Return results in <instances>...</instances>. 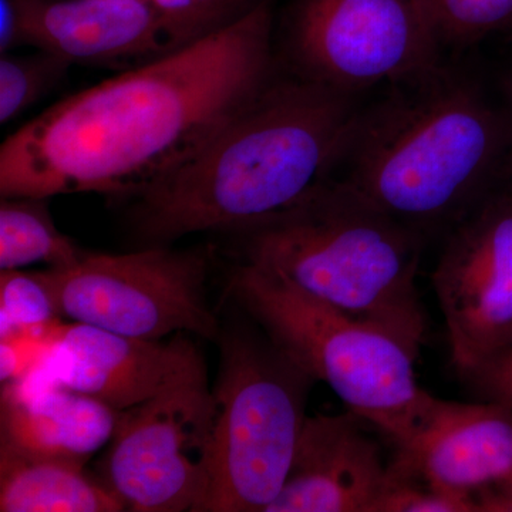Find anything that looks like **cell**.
I'll return each mask as SVG.
<instances>
[{"instance_id":"16","label":"cell","mask_w":512,"mask_h":512,"mask_svg":"<svg viewBox=\"0 0 512 512\" xmlns=\"http://www.w3.org/2000/svg\"><path fill=\"white\" fill-rule=\"evenodd\" d=\"M0 511L117 512L126 507L103 480L86 474L83 464L0 446Z\"/></svg>"},{"instance_id":"13","label":"cell","mask_w":512,"mask_h":512,"mask_svg":"<svg viewBox=\"0 0 512 512\" xmlns=\"http://www.w3.org/2000/svg\"><path fill=\"white\" fill-rule=\"evenodd\" d=\"M45 345L55 359L57 383L117 412L154 396L197 349L184 333L163 343L79 322L57 323Z\"/></svg>"},{"instance_id":"15","label":"cell","mask_w":512,"mask_h":512,"mask_svg":"<svg viewBox=\"0 0 512 512\" xmlns=\"http://www.w3.org/2000/svg\"><path fill=\"white\" fill-rule=\"evenodd\" d=\"M119 414L107 404L59 383L36 392L5 387L0 406V446L86 466L113 439Z\"/></svg>"},{"instance_id":"2","label":"cell","mask_w":512,"mask_h":512,"mask_svg":"<svg viewBox=\"0 0 512 512\" xmlns=\"http://www.w3.org/2000/svg\"><path fill=\"white\" fill-rule=\"evenodd\" d=\"M356 94L274 76L187 163L137 195L138 235L156 245L247 231L301 204L345 156Z\"/></svg>"},{"instance_id":"26","label":"cell","mask_w":512,"mask_h":512,"mask_svg":"<svg viewBox=\"0 0 512 512\" xmlns=\"http://www.w3.org/2000/svg\"><path fill=\"white\" fill-rule=\"evenodd\" d=\"M510 79H511V82H512V74H511V76H510ZM505 185H507V187L512 188V168H511L510 178H508V183H507V184H505Z\"/></svg>"},{"instance_id":"11","label":"cell","mask_w":512,"mask_h":512,"mask_svg":"<svg viewBox=\"0 0 512 512\" xmlns=\"http://www.w3.org/2000/svg\"><path fill=\"white\" fill-rule=\"evenodd\" d=\"M365 423L352 412L306 416L284 487L266 512H375L389 464Z\"/></svg>"},{"instance_id":"24","label":"cell","mask_w":512,"mask_h":512,"mask_svg":"<svg viewBox=\"0 0 512 512\" xmlns=\"http://www.w3.org/2000/svg\"><path fill=\"white\" fill-rule=\"evenodd\" d=\"M23 45L25 42L18 0H0V53L6 55Z\"/></svg>"},{"instance_id":"6","label":"cell","mask_w":512,"mask_h":512,"mask_svg":"<svg viewBox=\"0 0 512 512\" xmlns=\"http://www.w3.org/2000/svg\"><path fill=\"white\" fill-rule=\"evenodd\" d=\"M217 342L210 477L200 512H266L288 477L316 382L258 325L221 329Z\"/></svg>"},{"instance_id":"22","label":"cell","mask_w":512,"mask_h":512,"mask_svg":"<svg viewBox=\"0 0 512 512\" xmlns=\"http://www.w3.org/2000/svg\"><path fill=\"white\" fill-rule=\"evenodd\" d=\"M477 512L468 498L436 490L417 478L396 476L387 468V487L375 512Z\"/></svg>"},{"instance_id":"14","label":"cell","mask_w":512,"mask_h":512,"mask_svg":"<svg viewBox=\"0 0 512 512\" xmlns=\"http://www.w3.org/2000/svg\"><path fill=\"white\" fill-rule=\"evenodd\" d=\"M389 471L474 503V494L512 473L511 407L443 400L430 429L397 450Z\"/></svg>"},{"instance_id":"1","label":"cell","mask_w":512,"mask_h":512,"mask_svg":"<svg viewBox=\"0 0 512 512\" xmlns=\"http://www.w3.org/2000/svg\"><path fill=\"white\" fill-rule=\"evenodd\" d=\"M269 0L234 25L72 94L0 147V195H131L194 157L274 79Z\"/></svg>"},{"instance_id":"3","label":"cell","mask_w":512,"mask_h":512,"mask_svg":"<svg viewBox=\"0 0 512 512\" xmlns=\"http://www.w3.org/2000/svg\"><path fill=\"white\" fill-rule=\"evenodd\" d=\"M392 86L360 111L338 181L423 235L450 231L508 183L511 79L488 86L440 64Z\"/></svg>"},{"instance_id":"19","label":"cell","mask_w":512,"mask_h":512,"mask_svg":"<svg viewBox=\"0 0 512 512\" xmlns=\"http://www.w3.org/2000/svg\"><path fill=\"white\" fill-rule=\"evenodd\" d=\"M440 46L473 45L512 29V0H421Z\"/></svg>"},{"instance_id":"21","label":"cell","mask_w":512,"mask_h":512,"mask_svg":"<svg viewBox=\"0 0 512 512\" xmlns=\"http://www.w3.org/2000/svg\"><path fill=\"white\" fill-rule=\"evenodd\" d=\"M180 47L234 25L265 0H150Z\"/></svg>"},{"instance_id":"20","label":"cell","mask_w":512,"mask_h":512,"mask_svg":"<svg viewBox=\"0 0 512 512\" xmlns=\"http://www.w3.org/2000/svg\"><path fill=\"white\" fill-rule=\"evenodd\" d=\"M72 64L53 53L0 57V123L8 124L49 93Z\"/></svg>"},{"instance_id":"4","label":"cell","mask_w":512,"mask_h":512,"mask_svg":"<svg viewBox=\"0 0 512 512\" xmlns=\"http://www.w3.org/2000/svg\"><path fill=\"white\" fill-rule=\"evenodd\" d=\"M239 235L244 262L383 330L419 359L427 338L417 289L426 235L335 178L292 210Z\"/></svg>"},{"instance_id":"25","label":"cell","mask_w":512,"mask_h":512,"mask_svg":"<svg viewBox=\"0 0 512 512\" xmlns=\"http://www.w3.org/2000/svg\"><path fill=\"white\" fill-rule=\"evenodd\" d=\"M473 500L477 512H512V473L478 491Z\"/></svg>"},{"instance_id":"23","label":"cell","mask_w":512,"mask_h":512,"mask_svg":"<svg viewBox=\"0 0 512 512\" xmlns=\"http://www.w3.org/2000/svg\"><path fill=\"white\" fill-rule=\"evenodd\" d=\"M458 375L478 399L512 409V346L484 357Z\"/></svg>"},{"instance_id":"9","label":"cell","mask_w":512,"mask_h":512,"mask_svg":"<svg viewBox=\"0 0 512 512\" xmlns=\"http://www.w3.org/2000/svg\"><path fill=\"white\" fill-rule=\"evenodd\" d=\"M421 0H295L285 32L293 73L359 93L440 66Z\"/></svg>"},{"instance_id":"12","label":"cell","mask_w":512,"mask_h":512,"mask_svg":"<svg viewBox=\"0 0 512 512\" xmlns=\"http://www.w3.org/2000/svg\"><path fill=\"white\" fill-rule=\"evenodd\" d=\"M23 42L70 64H143L181 49L150 0H18Z\"/></svg>"},{"instance_id":"8","label":"cell","mask_w":512,"mask_h":512,"mask_svg":"<svg viewBox=\"0 0 512 512\" xmlns=\"http://www.w3.org/2000/svg\"><path fill=\"white\" fill-rule=\"evenodd\" d=\"M214 423V390L197 348L154 396L120 412L104 483L128 511L200 512Z\"/></svg>"},{"instance_id":"10","label":"cell","mask_w":512,"mask_h":512,"mask_svg":"<svg viewBox=\"0 0 512 512\" xmlns=\"http://www.w3.org/2000/svg\"><path fill=\"white\" fill-rule=\"evenodd\" d=\"M433 286L457 373L512 346V188L504 185L456 227Z\"/></svg>"},{"instance_id":"17","label":"cell","mask_w":512,"mask_h":512,"mask_svg":"<svg viewBox=\"0 0 512 512\" xmlns=\"http://www.w3.org/2000/svg\"><path fill=\"white\" fill-rule=\"evenodd\" d=\"M84 252L57 229L45 198L3 197L0 202V271L46 264L62 269Z\"/></svg>"},{"instance_id":"18","label":"cell","mask_w":512,"mask_h":512,"mask_svg":"<svg viewBox=\"0 0 512 512\" xmlns=\"http://www.w3.org/2000/svg\"><path fill=\"white\" fill-rule=\"evenodd\" d=\"M59 316L42 272L0 271V339L45 342Z\"/></svg>"},{"instance_id":"7","label":"cell","mask_w":512,"mask_h":512,"mask_svg":"<svg viewBox=\"0 0 512 512\" xmlns=\"http://www.w3.org/2000/svg\"><path fill=\"white\" fill-rule=\"evenodd\" d=\"M210 256L163 245L128 254H84L42 275L60 316L130 338L192 333L217 340L220 322L207 295Z\"/></svg>"},{"instance_id":"5","label":"cell","mask_w":512,"mask_h":512,"mask_svg":"<svg viewBox=\"0 0 512 512\" xmlns=\"http://www.w3.org/2000/svg\"><path fill=\"white\" fill-rule=\"evenodd\" d=\"M229 293L265 335L349 412L383 431L397 450L430 429L443 400L421 389L416 359L383 330L313 298L284 276L242 262Z\"/></svg>"}]
</instances>
